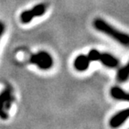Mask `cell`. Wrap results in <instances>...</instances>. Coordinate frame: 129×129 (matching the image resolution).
Masks as SVG:
<instances>
[{"label":"cell","instance_id":"1","mask_svg":"<svg viewBox=\"0 0 129 129\" xmlns=\"http://www.w3.org/2000/svg\"><path fill=\"white\" fill-rule=\"evenodd\" d=\"M93 24L95 28H96V29H97L98 31L106 34L109 37L114 39L117 42L122 44V45H129V35L127 34L117 30L102 19H95Z\"/></svg>","mask_w":129,"mask_h":129},{"label":"cell","instance_id":"2","mask_svg":"<svg viewBox=\"0 0 129 129\" xmlns=\"http://www.w3.org/2000/svg\"><path fill=\"white\" fill-rule=\"evenodd\" d=\"M86 57L90 62L91 61L99 60L104 66L111 67V68L116 67L118 64V60L117 58H115L114 56H112V55L107 53H102L97 50H95V49H92L91 50H90V52L86 55Z\"/></svg>","mask_w":129,"mask_h":129},{"label":"cell","instance_id":"3","mask_svg":"<svg viewBox=\"0 0 129 129\" xmlns=\"http://www.w3.org/2000/svg\"><path fill=\"white\" fill-rule=\"evenodd\" d=\"M30 63L36 64L41 70H49L53 66V59L48 52L40 51L31 55Z\"/></svg>","mask_w":129,"mask_h":129},{"label":"cell","instance_id":"4","mask_svg":"<svg viewBox=\"0 0 129 129\" xmlns=\"http://www.w3.org/2000/svg\"><path fill=\"white\" fill-rule=\"evenodd\" d=\"M13 101H14V96H13L11 89H5L0 94V118L4 120L8 119L9 115L7 111L11 107Z\"/></svg>","mask_w":129,"mask_h":129},{"label":"cell","instance_id":"5","mask_svg":"<svg viewBox=\"0 0 129 129\" xmlns=\"http://www.w3.org/2000/svg\"><path fill=\"white\" fill-rule=\"evenodd\" d=\"M46 11V4H40L35 5L33 9L29 10H25L20 15V20L23 24H29L30 21L36 17H40Z\"/></svg>","mask_w":129,"mask_h":129},{"label":"cell","instance_id":"6","mask_svg":"<svg viewBox=\"0 0 129 129\" xmlns=\"http://www.w3.org/2000/svg\"><path fill=\"white\" fill-rule=\"evenodd\" d=\"M129 118V108L122 110L114 115L110 120V126L112 127H117Z\"/></svg>","mask_w":129,"mask_h":129},{"label":"cell","instance_id":"7","mask_svg":"<svg viewBox=\"0 0 129 129\" xmlns=\"http://www.w3.org/2000/svg\"><path fill=\"white\" fill-rule=\"evenodd\" d=\"M90 64V61L87 60L86 55H80L76 58L74 61V66L77 71H85L88 69Z\"/></svg>","mask_w":129,"mask_h":129},{"label":"cell","instance_id":"8","mask_svg":"<svg viewBox=\"0 0 129 129\" xmlns=\"http://www.w3.org/2000/svg\"><path fill=\"white\" fill-rule=\"evenodd\" d=\"M111 96L114 99L117 100H123L129 102V93L126 92L119 87H112L111 89Z\"/></svg>","mask_w":129,"mask_h":129},{"label":"cell","instance_id":"9","mask_svg":"<svg viewBox=\"0 0 129 129\" xmlns=\"http://www.w3.org/2000/svg\"><path fill=\"white\" fill-rule=\"evenodd\" d=\"M129 77V62L123 66L122 69L119 70L117 73V80L119 81H127Z\"/></svg>","mask_w":129,"mask_h":129},{"label":"cell","instance_id":"10","mask_svg":"<svg viewBox=\"0 0 129 129\" xmlns=\"http://www.w3.org/2000/svg\"><path fill=\"white\" fill-rule=\"evenodd\" d=\"M4 24L0 21V39H1L3 34H4Z\"/></svg>","mask_w":129,"mask_h":129}]
</instances>
